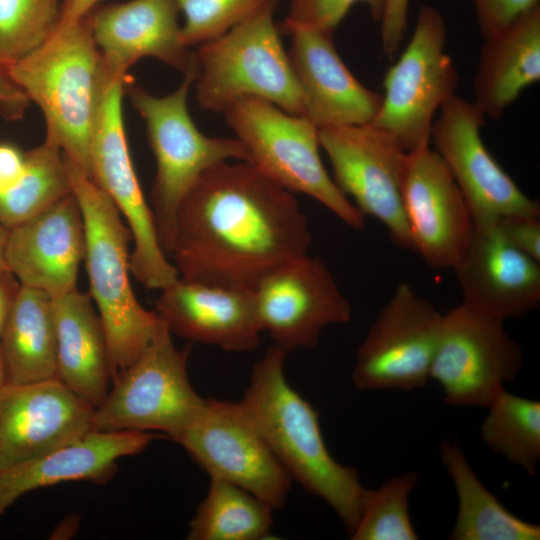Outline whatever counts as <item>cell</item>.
Wrapping results in <instances>:
<instances>
[{
    "instance_id": "6da1fadb",
    "label": "cell",
    "mask_w": 540,
    "mask_h": 540,
    "mask_svg": "<svg viewBox=\"0 0 540 540\" xmlns=\"http://www.w3.org/2000/svg\"><path fill=\"white\" fill-rule=\"evenodd\" d=\"M311 239L294 193L249 162L225 161L180 203L168 257L185 281L253 289Z\"/></svg>"
},
{
    "instance_id": "7a4b0ae2",
    "label": "cell",
    "mask_w": 540,
    "mask_h": 540,
    "mask_svg": "<svg viewBox=\"0 0 540 540\" xmlns=\"http://www.w3.org/2000/svg\"><path fill=\"white\" fill-rule=\"evenodd\" d=\"M287 354L275 344L266 350L239 404L291 479L329 504L351 534L365 487L353 467L332 457L317 410L288 383Z\"/></svg>"
},
{
    "instance_id": "3957f363",
    "label": "cell",
    "mask_w": 540,
    "mask_h": 540,
    "mask_svg": "<svg viewBox=\"0 0 540 540\" xmlns=\"http://www.w3.org/2000/svg\"><path fill=\"white\" fill-rule=\"evenodd\" d=\"M5 69L40 108L44 141L89 176L93 131L106 90L115 80L108 76L87 17L58 23L43 44Z\"/></svg>"
},
{
    "instance_id": "277c9868",
    "label": "cell",
    "mask_w": 540,
    "mask_h": 540,
    "mask_svg": "<svg viewBox=\"0 0 540 540\" xmlns=\"http://www.w3.org/2000/svg\"><path fill=\"white\" fill-rule=\"evenodd\" d=\"M63 156L82 212L89 294L104 327L113 381L166 324L135 297L129 266L132 235L119 210L83 170Z\"/></svg>"
},
{
    "instance_id": "5b68a950",
    "label": "cell",
    "mask_w": 540,
    "mask_h": 540,
    "mask_svg": "<svg viewBox=\"0 0 540 540\" xmlns=\"http://www.w3.org/2000/svg\"><path fill=\"white\" fill-rule=\"evenodd\" d=\"M198 71L197 65L184 74L173 92L161 97L128 78L124 82V93L145 122L156 161L151 209L167 257L178 207L199 178L230 159L250 162L249 152L240 140L206 136L194 123L187 102Z\"/></svg>"
},
{
    "instance_id": "8992f818",
    "label": "cell",
    "mask_w": 540,
    "mask_h": 540,
    "mask_svg": "<svg viewBox=\"0 0 540 540\" xmlns=\"http://www.w3.org/2000/svg\"><path fill=\"white\" fill-rule=\"evenodd\" d=\"M271 0L225 34L196 51L195 96L202 109L223 113L234 101L254 96L283 111L304 115L303 100Z\"/></svg>"
},
{
    "instance_id": "52a82bcc",
    "label": "cell",
    "mask_w": 540,
    "mask_h": 540,
    "mask_svg": "<svg viewBox=\"0 0 540 540\" xmlns=\"http://www.w3.org/2000/svg\"><path fill=\"white\" fill-rule=\"evenodd\" d=\"M250 155V162L292 193H303L348 226L361 230L365 216L338 188L320 156L318 128L262 98L247 96L223 111Z\"/></svg>"
},
{
    "instance_id": "ba28073f",
    "label": "cell",
    "mask_w": 540,
    "mask_h": 540,
    "mask_svg": "<svg viewBox=\"0 0 540 540\" xmlns=\"http://www.w3.org/2000/svg\"><path fill=\"white\" fill-rule=\"evenodd\" d=\"M189 354L190 347L175 346L165 325L114 378L93 410V431H155L177 442L206 403L189 380Z\"/></svg>"
},
{
    "instance_id": "9c48e42d",
    "label": "cell",
    "mask_w": 540,
    "mask_h": 540,
    "mask_svg": "<svg viewBox=\"0 0 540 540\" xmlns=\"http://www.w3.org/2000/svg\"><path fill=\"white\" fill-rule=\"evenodd\" d=\"M446 22L433 6L423 5L411 38L383 79L382 102L371 123L405 151L430 144L437 111L456 94V66L445 51Z\"/></svg>"
},
{
    "instance_id": "30bf717a",
    "label": "cell",
    "mask_w": 540,
    "mask_h": 540,
    "mask_svg": "<svg viewBox=\"0 0 540 540\" xmlns=\"http://www.w3.org/2000/svg\"><path fill=\"white\" fill-rule=\"evenodd\" d=\"M126 78L112 81L104 95L91 140L89 177L112 200L131 232V274L146 288L162 290L179 274L161 247L131 159L122 110Z\"/></svg>"
},
{
    "instance_id": "8fae6325",
    "label": "cell",
    "mask_w": 540,
    "mask_h": 540,
    "mask_svg": "<svg viewBox=\"0 0 540 540\" xmlns=\"http://www.w3.org/2000/svg\"><path fill=\"white\" fill-rule=\"evenodd\" d=\"M523 365L521 346L504 322L464 303L442 313L429 378L453 406L487 408Z\"/></svg>"
},
{
    "instance_id": "7c38bea8",
    "label": "cell",
    "mask_w": 540,
    "mask_h": 540,
    "mask_svg": "<svg viewBox=\"0 0 540 540\" xmlns=\"http://www.w3.org/2000/svg\"><path fill=\"white\" fill-rule=\"evenodd\" d=\"M441 320L442 313L429 299L400 283L357 350L354 386L363 391L425 386Z\"/></svg>"
},
{
    "instance_id": "4fadbf2b",
    "label": "cell",
    "mask_w": 540,
    "mask_h": 540,
    "mask_svg": "<svg viewBox=\"0 0 540 540\" xmlns=\"http://www.w3.org/2000/svg\"><path fill=\"white\" fill-rule=\"evenodd\" d=\"M177 442L210 478L250 492L273 510L286 504L291 477L239 402L206 399Z\"/></svg>"
},
{
    "instance_id": "5bb4252c",
    "label": "cell",
    "mask_w": 540,
    "mask_h": 540,
    "mask_svg": "<svg viewBox=\"0 0 540 540\" xmlns=\"http://www.w3.org/2000/svg\"><path fill=\"white\" fill-rule=\"evenodd\" d=\"M318 136L338 188L364 216L380 221L395 245L415 252L400 186L406 152L372 124L320 128Z\"/></svg>"
},
{
    "instance_id": "9a60e30c",
    "label": "cell",
    "mask_w": 540,
    "mask_h": 540,
    "mask_svg": "<svg viewBox=\"0 0 540 540\" xmlns=\"http://www.w3.org/2000/svg\"><path fill=\"white\" fill-rule=\"evenodd\" d=\"M485 116L474 102L453 95L434 119L430 142L452 174L476 227L508 215L540 216L528 197L490 154L481 137Z\"/></svg>"
},
{
    "instance_id": "2e32d148",
    "label": "cell",
    "mask_w": 540,
    "mask_h": 540,
    "mask_svg": "<svg viewBox=\"0 0 540 540\" xmlns=\"http://www.w3.org/2000/svg\"><path fill=\"white\" fill-rule=\"evenodd\" d=\"M253 293L261 331L288 353L314 347L327 326L351 320V305L332 273L308 253L269 272Z\"/></svg>"
},
{
    "instance_id": "e0dca14e",
    "label": "cell",
    "mask_w": 540,
    "mask_h": 540,
    "mask_svg": "<svg viewBox=\"0 0 540 540\" xmlns=\"http://www.w3.org/2000/svg\"><path fill=\"white\" fill-rule=\"evenodd\" d=\"M400 186L415 252L433 268L454 270L474 224L463 194L430 144L405 153Z\"/></svg>"
},
{
    "instance_id": "ac0fdd59",
    "label": "cell",
    "mask_w": 540,
    "mask_h": 540,
    "mask_svg": "<svg viewBox=\"0 0 540 540\" xmlns=\"http://www.w3.org/2000/svg\"><path fill=\"white\" fill-rule=\"evenodd\" d=\"M94 408L57 378L0 389V469L73 443L93 431Z\"/></svg>"
},
{
    "instance_id": "d6986e66",
    "label": "cell",
    "mask_w": 540,
    "mask_h": 540,
    "mask_svg": "<svg viewBox=\"0 0 540 540\" xmlns=\"http://www.w3.org/2000/svg\"><path fill=\"white\" fill-rule=\"evenodd\" d=\"M177 0H131L94 8L86 17L111 80L153 57L183 75L198 65L196 52L186 47L178 24Z\"/></svg>"
},
{
    "instance_id": "ffe728a7",
    "label": "cell",
    "mask_w": 540,
    "mask_h": 540,
    "mask_svg": "<svg viewBox=\"0 0 540 540\" xmlns=\"http://www.w3.org/2000/svg\"><path fill=\"white\" fill-rule=\"evenodd\" d=\"M85 230L77 198L71 192L39 214L9 229L4 259L20 286L52 298L76 289L84 259Z\"/></svg>"
},
{
    "instance_id": "44dd1931",
    "label": "cell",
    "mask_w": 540,
    "mask_h": 540,
    "mask_svg": "<svg viewBox=\"0 0 540 540\" xmlns=\"http://www.w3.org/2000/svg\"><path fill=\"white\" fill-rule=\"evenodd\" d=\"M287 35L304 116L318 129L371 124L382 95L366 88L351 73L335 48L333 33L296 28Z\"/></svg>"
},
{
    "instance_id": "7402d4cb",
    "label": "cell",
    "mask_w": 540,
    "mask_h": 540,
    "mask_svg": "<svg viewBox=\"0 0 540 540\" xmlns=\"http://www.w3.org/2000/svg\"><path fill=\"white\" fill-rule=\"evenodd\" d=\"M453 271L461 302L491 318H522L540 304V262L508 244L491 226H474Z\"/></svg>"
},
{
    "instance_id": "603a6c76",
    "label": "cell",
    "mask_w": 540,
    "mask_h": 540,
    "mask_svg": "<svg viewBox=\"0 0 540 540\" xmlns=\"http://www.w3.org/2000/svg\"><path fill=\"white\" fill-rule=\"evenodd\" d=\"M160 291L155 311L172 334L232 352L258 347L262 331L253 289L178 278Z\"/></svg>"
},
{
    "instance_id": "cb8c5ba5",
    "label": "cell",
    "mask_w": 540,
    "mask_h": 540,
    "mask_svg": "<svg viewBox=\"0 0 540 540\" xmlns=\"http://www.w3.org/2000/svg\"><path fill=\"white\" fill-rule=\"evenodd\" d=\"M159 437L153 432L92 431L73 443L0 469V518L33 490L70 481L107 482L118 460L141 453Z\"/></svg>"
},
{
    "instance_id": "d4e9b609",
    "label": "cell",
    "mask_w": 540,
    "mask_h": 540,
    "mask_svg": "<svg viewBox=\"0 0 540 540\" xmlns=\"http://www.w3.org/2000/svg\"><path fill=\"white\" fill-rule=\"evenodd\" d=\"M56 333V378L97 407L107 395L112 372L106 335L89 293L77 288L52 298Z\"/></svg>"
},
{
    "instance_id": "484cf974",
    "label": "cell",
    "mask_w": 540,
    "mask_h": 540,
    "mask_svg": "<svg viewBox=\"0 0 540 540\" xmlns=\"http://www.w3.org/2000/svg\"><path fill=\"white\" fill-rule=\"evenodd\" d=\"M473 81L476 106L492 120L540 80V5L484 39Z\"/></svg>"
},
{
    "instance_id": "4316f807",
    "label": "cell",
    "mask_w": 540,
    "mask_h": 540,
    "mask_svg": "<svg viewBox=\"0 0 540 540\" xmlns=\"http://www.w3.org/2000/svg\"><path fill=\"white\" fill-rule=\"evenodd\" d=\"M7 382L56 378V333L52 297L20 286L0 333Z\"/></svg>"
},
{
    "instance_id": "83f0119b",
    "label": "cell",
    "mask_w": 540,
    "mask_h": 540,
    "mask_svg": "<svg viewBox=\"0 0 540 540\" xmlns=\"http://www.w3.org/2000/svg\"><path fill=\"white\" fill-rule=\"evenodd\" d=\"M440 459L458 498L453 540H538L540 527L510 512L479 480L457 443L442 441Z\"/></svg>"
},
{
    "instance_id": "f1b7e54d",
    "label": "cell",
    "mask_w": 540,
    "mask_h": 540,
    "mask_svg": "<svg viewBox=\"0 0 540 540\" xmlns=\"http://www.w3.org/2000/svg\"><path fill=\"white\" fill-rule=\"evenodd\" d=\"M273 509L250 492L211 478L189 524V540H258L271 536Z\"/></svg>"
},
{
    "instance_id": "f546056e",
    "label": "cell",
    "mask_w": 540,
    "mask_h": 540,
    "mask_svg": "<svg viewBox=\"0 0 540 540\" xmlns=\"http://www.w3.org/2000/svg\"><path fill=\"white\" fill-rule=\"evenodd\" d=\"M72 192L62 151L44 141L25 152L19 180L0 193V223L11 229Z\"/></svg>"
},
{
    "instance_id": "4dcf8cb0",
    "label": "cell",
    "mask_w": 540,
    "mask_h": 540,
    "mask_svg": "<svg viewBox=\"0 0 540 540\" xmlns=\"http://www.w3.org/2000/svg\"><path fill=\"white\" fill-rule=\"evenodd\" d=\"M487 409L482 440L493 453L535 475L540 460V402L504 388Z\"/></svg>"
},
{
    "instance_id": "1f68e13d",
    "label": "cell",
    "mask_w": 540,
    "mask_h": 540,
    "mask_svg": "<svg viewBox=\"0 0 540 540\" xmlns=\"http://www.w3.org/2000/svg\"><path fill=\"white\" fill-rule=\"evenodd\" d=\"M419 481L416 472L389 478L376 489L365 488L353 540H416L409 497Z\"/></svg>"
},
{
    "instance_id": "d6a6232c",
    "label": "cell",
    "mask_w": 540,
    "mask_h": 540,
    "mask_svg": "<svg viewBox=\"0 0 540 540\" xmlns=\"http://www.w3.org/2000/svg\"><path fill=\"white\" fill-rule=\"evenodd\" d=\"M59 17V0H0V63L11 64L43 44Z\"/></svg>"
},
{
    "instance_id": "836d02e7",
    "label": "cell",
    "mask_w": 540,
    "mask_h": 540,
    "mask_svg": "<svg viewBox=\"0 0 540 540\" xmlns=\"http://www.w3.org/2000/svg\"><path fill=\"white\" fill-rule=\"evenodd\" d=\"M271 0H177L184 14L181 39L186 47L215 39Z\"/></svg>"
},
{
    "instance_id": "e575fe53",
    "label": "cell",
    "mask_w": 540,
    "mask_h": 540,
    "mask_svg": "<svg viewBox=\"0 0 540 540\" xmlns=\"http://www.w3.org/2000/svg\"><path fill=\"white\" fill-rule=\"evenodd\" d=\"M358 3L367 5L374 19L380 20L384 0H290L289 10L280 24V32L288 34L296 28L334 33L337 26Z\"/></svg>"
},
{
    "instance_id": "d590c367",
    "label": "cell",
    "mask_w": 540,
    "mask_h": 540,
    "mask_svg": "<svg viewBox=\"0 0 540 540\" xmlns=\"http://www.w3.org/2000/svg\"><path fill=\"white\" fill-rule=\"evenodd\" d=\"M476 21L485 39L512 24L532 8L539 0H471Z\"/></svg>"
},
{
    "instance_id": "8d00e7d4",
    "label": "cell",
    "mask_w": 540,
    "mask_h": 540,
    "mask_svg": "<svg viewBox=\"0 0 540 540\" xmlns=\"http://www.w3.org/2000/svg\"><path fill=\"white\" fill-rule=\"evenodd\" d=\"M489 226L508 244L540 262V216L508 215Z\"/></svg>"
},
{
    "instance_id": "74e56055",
    "label": "cell",
    "mask_w": 540,
    "mask_h": 540,
    "mask_svg": "<svg viewBox=\"0 0 540 540\" xmlns=\"http://www.w3.org/2000/svg\"><path fill=\"white\" fill-rule=\"evenodd\" d=\"M410 0H384L381 22L383 52L392 57L404 39Z\"/></svg>"
},
{
    "instance_id": "f35d334b",
    "label": "cell",
    "mask_w": 540,
    "mask_h": 540,
    "mask_svg": "<svg viewBox=\"0 0 540 540\" xmlns=\"http://www.w3.org/2000/svg\"><path fill=\"white\" fill-rule=\"evenodd\" d=\"M30 104L25 93L11 80L5 66L0 63V115L8 120L24 116Z\"/></svg>"
},
{
    "instance_id": "ab89813d",
    "label": "cell",
    "mask_w": 540,
    "mask_h": 540,
    "mask_svg": "<svg viewBox=\"0 0 540 540\" xmlns=\"http://www.w3.org/2000/svg\"><path fill=\"white\" fill-rule=\"evenodd\" d=\"M25 167V153L8 143H0V181L3 191L14 185Z\"/></svg>"
},
{
    "instance_id": "60d3db41",
    "label": "cell",
    "mask_w": 540,
    "mask_h": 540,
    "mask_svg": "<svg viewBox=\"0 0 540 540\" xmlns=\"http://www.w3.org/2000/svg\"><path fill=\"white\" fill-rule=\"evenodd\" d=\"M19 287V282L10 271L0 273V333Z\"/></svg>"
},
{
    "instance_id": "b9f144b4",
    "label": "cell",
    "mask_w": 540,
    "mask_h": 540,
    "mask_svg": "<svg viewBox=\"0 0 540 540\" xmlns=\"http://www.w3.org/2000/svg\"><path fill=\"white\" fill-rule=\"evenodd\" d=\"M101 0H62L58 23L77 21L92 11Z\"/></svg>"
},
{
    "instance_id": "7bdbcfd3",
    "label": "cell",
    "mask_w": 540,
    "mask_h": 540,
    "mask_svg": "<svg viewBox=\"0 0 540 540\" xmlns=\"http://www.w3.org/2000/svg\"><path fill=\"white\" fill-rule=\"evenodd\" d=\"M8 232H9V229H7L5 226H3L0 223V273L4 270H7L5 259H4V251H5V245H6Z\"/></svg>"
},
{
    "instance_id": "ee69618b",
    "label": "cell",
    "mask_w": 540,
    "mask_h": 540,
    "mask_svg": "<svg viewBox=\"0 0 540 540\" xmlns=\"http://www.w3.org/2000/svg\"><path fill=\"white\" fill-rule=\"evenodd\" d=\"M6 382H7L6 370H5V365H4L1 348H0V389L3 387V385Z\"/></svg>"
},
{
    "instance_id": "f6af8a7d",
    "label": "cell",
    "mask_w": 540,
    "mask_h": 540,
    "mask_svg": "<svg viewBox=\"0 0 540 540\" xmlns=\"http://www.w3.org/2000/svg\"><path fill=\"white\" fill-rule=\"evenodd\" d=\"M3 190V187H2V184H1V181H0V193L2 192Z\"/></svg>"
}]
</instances>
